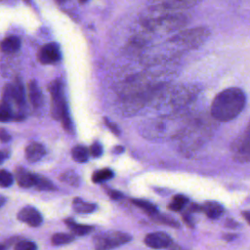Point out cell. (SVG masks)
I'll return each mask as SVG.
<instances>
[{
	"instance_id": "3",
	"label": "cell",
	"mask_w": 250,
	"mask_h": 250,
	"mask_svg": "<svg viewBox=\"0 0 250 250\" xmlns=\"http://www.w3.org/2000/svg\"><path fill=\"white\" fill-rule=\"evenodd\" d=\"M188 21L189 19L188 15L183 12H167L166 14L152 19L149 23L155 28L174 31L184 28L188 24Z\"/></svg>"
},
{
	"instance_id": "8",
	"label": "cell",
	"mask_w": 250,
	"mask_h": 250,
	"mask_svg": "<svg viewBox=\"0 0 250 250\" xmlns=\"http://www.w3.org/2000/svg\"><path fill=\"white\" fill-rule=\"evenodd\" d=\"M38 61L43 64L56 63L61 60V50L57 43L51 42L42 46L38 52Z\"/></svg>"
},
{
	"instance_id": "41",
	"label": "cell",
	"mask_w": 250,
	"mask_h": 250,
	"mask_svg": "<svg viewBox=\"0 0 250 250\" xmlns=\"http://www.w3.org/2000/svg\"><path fill=\"white\" fill-rule=\"evenodd\" d=\"M7 245H5L4 243H0V250H7Z\"/></svg>"
},
{
	"instance_id": "4",
	"label": "cell",
	"mask_w": 250,
	"mask_h": 250,
	"mask_svg": "<svg viewBox=\"0 0 250 250\" xmlns=\"http://www.w3.org/2000/svg\"><path fill=\"white\" fill-rule=\"evenodd\" d=\"M131 239L132 237L128 233L110 230L96 235L93 239V243L96 250H111L128 243Z\"/></svg>"
},
{
	"instance_id": "6",
	"label": "cell",
	"mask_w": 250,
	"mask_h": 250,
	"mask_svg": "<svg viewBox=\"0 0 250 250\" xmlns=\"http://www.w3.org/2000/svg\"><path fill=\"white\" fill-rule=\"evenodd\" d=\"M9 104H15L20 110H22L25 106V91L21 79L16 78L11 84L5 86L3 90V99Z\"/></svg>"
},
{
	"instance_id": "34",
	"label": "cell",
	"mask_w": 250,
	"mask_h": 250,
	"mask_svg": "<svg viewBox=\"0 0 250 250\" xmlns=\"http://www.w3.org/2000/svg\"><path fill=\"white\" fill-rule=\"evenodd\" d=\"M10 156V151L8 149H0V164H2Z\"/></svg>"
},
{
	"instance_id": "18",
	"label": "cell",
	"mask_w": 250,
	"mask_h": 250,
	"mask_svg": "<svg viewBox=\"0 0 250 250\" xmlns=\"http://www.w3.org/2000/svg\"><path fill=\"white\" fill-rule=\"evenodd\" d=\"M72 208L77 213H92L96 210L97 206L93 203H88L81 198H74L72 202Z\"/></svg>"
},
{
	"instance_id": "21",
	"label": "cell",
	"mask_w": 250,
	"mask_h": 250,
	"mask_svg": "<svg viewBox=\"0 0 250 250\" xmlns=\"http://www.w3.org/2000/svg\"><path fill=\"white\" fill-rule=\"evenodd\" d=\"M150 218L156 223L163 224V225H166V226H169V227H172V228H179L180 227V224H179L178 221H176L175 219H173V218H171L167 215L159 214L158 212L150 215Z\"/></svg>"
},
{
	"instance_id": "13",
	"label": "cell",
	"mask_w": 250,
	"mask_h": 250,
	"mask_svg": "<svg viewBox=\"0 0 250 250\" xmlns=\"http://www.w3.org/2000/svg\"><path fill=\"white\" fill-rule=\"evenodd\" d=\"M27 93L30 104L34 108H40L43 104L42 93L35 80H30L27 84Z\"/></svg>"
},
{
	"instance_id": "5",
	"label": "cell",
	"mask_w": 250,
	"mask_h": 250,
	"mask_svg": "<svg viewBox=\"0 0 250 250\" xmlns=\"http://www.w3.org/2000/svg\"><path fill=\"white\" fill-rule=\"evenodd\" d=\"M48 89L52 97L51 114L54 119L61 120L63 113L68 109L63 94V84L61 79H56L50 83Z\"/></svg>"
},
{
	"instance_id": "15",
	"label": "cell",
	"mask_w": 250,
	"mask_h": 250,
	"mask_svg": "<svg viewBox=\"0 0 250 250\" xmlns=\"http://www.w3.org/2000/svg\"><path fill=\"white\" fill-rule=\"evenodd\" d=\"M202 211L212 220L220 218L224 213V207L216 201H206L202 206Z\"/></svg>"
},
{
	"instance_id": "23",
	"label": "cell",
	"mask_w": 250,
	"mask_h": 250,
	"mask_svg": "<svg viewBox=\"0 0 250 250\" xmlns=\"http://www.w3.org/2000/svg\"><path fill=\"white\" fill-rule=\"evenodd\" d=\"M112 177H113V171L109 168H104L94 172L92 176V181L98 184V183H103L104 181H107Z\"/></svg>"
},
{
	"instance_id": "9",
	"label": "cell",
	"mask_w": 250,
	"mask_h": 250,
	"mask_svg": "<svg viewBox=\"0 0 250 250\" xmlns=\"http://www.w3.org/2000/svg\"><path fill=\"white\" fill-rule=\"evenodd\" d=\"M145 243L150 248L162 249L169 247L172 243V239L167 233L162 231H156L146 234L145 237Z\"/></svg>"
},
{
	"instance_id": "32",
	"label": "cell",
	"mask_w": 250,
	"mask_h": 250,
	"mask_svg": "<svg viewBox=\"0 0 250 250\" xmlns=\"http://www.w3.org/2000/svg\"><path fill=\"white\" fill-rule=\"evenodd\" d=\"M10 140L11 135L4 128H0V141L2 143H8Z\"/></svg>"
},
{
	"instance_id": "24",
	"label": "cell",
	"mask_w": 250,
	"mask_h": 250,
	"mask_svg": "<svg viewBox=\"0 0 250 250\" xmlns=\"http://www.w3.org/2000/svg\"><path fill=\"white\" fill-rule=\"evenodd\" d=\"M188 201V199L187 196H185L183 194H177L173 197L171 203L168 205V208L174 212H178L186 206Z\"/></svg>"
},
{
	"instance_id": "28",
	"label": "cell",
	"mask_w": 250,
	"mask_h": 250,
	"mask_svg": "<svg viewBox=\"0 0 250 250\" xmlns=\"http://www.w3.org/2000/svg\"><path fill=\"white\" fill-rule=\"evenodd\" d=\"M35 187L40 190H51V189L55 188V186L51 181H49L48 179H46L44 177H39V176L37 178Z\"/></svg>"
},
{
	"instance_id": "35",
	"label": "cell",
	"mask_w": 250,
	"mask_h": 250,
	"mask_svg": "<svg viewBox=\"0 0 250 250\" xmlns=\"http://www.w3.org/2000/svg\"><path fill=\"white\" fill-rule=\"evenodd\" d=\"M183 220L185 221V223H186L188 226H189L190 228H193L192 220H191V218H190L189 213H184V214H183Z\"/></svg>"
},
{
	"instance_id": "20",
	"label": "cell",
	"mask_w": 250,
	"mask_h": 250,
	"mask_svg": "<svg viewBox=\"0 0 250 250\" xmlns=\"http://www.w3.org/2000/svg\"><path fill=\"white\" fill-rule=\"evenodd\" d=\"M14 118H15V113L13 112L12 104L2 100L0 103V121L6 122Z\"/></svg>"
},
{
	"instance_id": "12",
	"label": "cell",
	"mask_w": 250,
	"mask_h": 250,
	"mask_svg": "<svg viewBox=\"0 0 250 250\" xmlns=\"http://www.w3.org/2000/svg\"><path fill=\"white\" fill-rule=\"evenodd\" d=\"M38 176L35 174H32L28 171H25L22 168H18L16 170V179L20 187L21 188H31L35 187L37 182Z\"/></svg>"
},
{
	"instance_id": "37",
	"label": "cell",
	"mask_w": 250,
	"mask_h": 250,
	"mask_svg": "<svg viewBox=\"0 0 250 250\" xmlns=\"http://www.w3.org/2000/svg\"><path fill=\"white\" fill-rule=\"evenodd\" d=\"M242 216L246 220V222L250 225V211H243Z\"/></svg>"
},
{
	"instance_id": "17",
	"label": "cell",
	"mask_w": 250,
	"mask_h": 250,
	"mask_svg": "<svg viewBox=\"0 0 250 250\" xmlns=\"http://www.w3.org/2000/svg\"><path fill=\"white\" fill-rule=\"evenodd\" d=\"M64 223L75 235H79V236L86 235L94 229V227L87 226V225H79L72 219H66L64 220Z\"/></svg>"
},
{
	"instance_id": "26",
	"label": "cell",
	"mask_w": 250,
	"mask_h": 250,
	"mask_svg": "<svg viewBox=\"0 0 250 250\" xmlns=\"http://www.w3.org/2000/svg\"><path fill=\"white\" fill-rule=\"evenodd\" d=\"M74 240V236L68 233H63V232H59V233H55L52 236V243L56 246H60V245H63V244H67L70 243Z\"/></svg>"
},
{
	"instance_id": "22",
	"label": "cell",
	"mask_w": 250,
	"mask_h": 250,
	"mask_svg": "<svg viewBox=\"0 0 250 250\" xmlns=\"http://www.w3.org/2000/svg\"><path fill=\"white\" fill-rule=\"evenodd\" d=\"M132 203L134 205H136L137 207H139L140 209H142L143 211H145L146 214H148L149 216L158 212L157 208L154 204H152L151 202L145 200V199H132Z\"/></svg>"
},
{
	"instance_id": "25",
	"label": "cell",
	"mask_w": 250,
	"mask_h": 250,
	"mask_svg": "<svg viewBox=\"0 0 250 250\" xmlns=\"http://www.w3.org/2000/svg\"><path fill=\"white\" fill-rule=\"evenodd\" d=\"M60 180L63 183H66L73 187H77L80 184V178H79L78 174L74 171H66V172L62 173L60 176Z\"/></svg>"
},
{
	"instance_id": "2",
	"label": "cell",
	"mask_w": 250,
	"mask_h": 250,
	"mask_svg": "<svg viewBox=\"0 0 250 250\" xmlns=\"http://www.w3.org/2000/svg\"><path fill=\"white\" fill-rule=\"evenodd\" d=\"M210 36L209 28L205 26H196L184 29L170 38V42L184 51L193 50L200 47Z\"/></svg>"
},
{
	"instance_id": "30",
	"label": "cell",
	"mask_w": 250,
	"mask_h": 250,
	"mask_svg": "<svg viewBox=\"0 0 250 250\" xmlns=\"http://www.w3.org/2000/svg\"><path fill=\"white\" fill-rule=\"evenodd\" d=\"M90 154L94 157H99L103 153V146L99 142H94L90 146Z\"/></svg>"
},
{
	"instance_id": "42",
	"label": "cell",
	"mask_w": 250,
	"mask_h": 250,
	"mask_svg": "<svg viewBox=\"0 0 250 250\" xmlns=\"http://www.w3.org/2000/svg\"><path fill=\"white\" fill-rule=\"evenodd\" d=\"M89 0H79V3L80 4H85V3H87Z\"/></svg>"
},
{
	"instance_id": "40",
	"label": "cell",
	"mask_w": 250,
	"mask_h": 250,
	"mask_svg": "<svg viewBox=\"0 0 250 250\" xmlns=\"http://www.w3.org/2000/svg\"><path fill=\"white\" fill-rule=\"evenodd\" d=\"M5 202H6V198L4 196L0 195V208L5 204Z\"/></svg>"
},
{
	"instance_id": "10",
	"label": "cell",
	"mask_w": 250,
	"mask_h": 250,
	"mask_svg": "<svg viewBox=\"0 0 250 250\" xmlns=\"http://www.w3.org/2000/svg\"><path fill=\"white\" fill-rule=\"evenodd\" d=\"M18 219L30 227H39L43 221L39 211L31 206H25L18 213Z\"/></svg>"
},
{
	"instance_id": "31",
	"label": "cell",
	"mask_w": 250,
	"mask_h": 250,
	"mask_svg": "<svg viewBox=\"0 0 250 250\" xmlns=\"http://www.w3.org/2000/svg\"><path fill=\"white\" fill-rule=\"evenodd\" d=\"M104 123L115 135H119L120 134V130H119L118 126L115 123H113L112 121H109L107 118H104Z\"/></svg>"
},
{
	"instance_id": "11",
	"label": "cell",
	"mask_w": 250,
	"mask_h": 250,
	"mask_svg": "<svg viewBox=\"0 0 250 250\" xmlns=\"http://www.w3.org/2000/svg\"><path fill=\"white\" fill-rule=\"evenodd\" d=\"M235 154L241 161H250V123L236 146Z\"/></svg>"
},
{
	"instance_id": "36",
	"label": "cell",
	"mask_w": 250,
	"mask_h": 250,
	"mask_svg": "<svg viewBox=\"0 0 250 250\" xmlns=\"http://www.w3.org/2000/svg\"><path fill=\"white\" fill-rule=\"evenodd\" d=\"M225 226H226L227 228H229V229H235V228L238 227V223L235 222V221H233V220H227Z\"/></svg>"
},
{
	"instance_id": "38",
	"label": "cell",
	"mask_w": 250,
	"mask_h": 250,
	"mask_svg": "<svg viewBox=\"0 0 250 250\" xmlns=\"http://www.w3.org/2000/svg\"><path fill=\"white\" fill-rule=\"evenodd\" d=\"M235 237H236V235H235V234H225V235L223 236V238H224L225 240H227V241L232 240V239H234Z\"/></svg>"
},
{
	"instance_id": "16",
	"label": "cell",
	"mask_w": 250,
	"mask_h": 250,
	"mask_svg": "<svg viewBox=\"0 0 250 250\" xmlns=\"http://www.w3.org/2000/svg\"><path fill=\"white\" fill-rule=\"evenodd\" d=\"M21 39L17 36H9L4 38L0 43V51L6 54H13L20 50Z\"/></svg>"
},
{
	"instance_id": "7",
	"label": "cell",
	"mask_w": 250,
	"mask_h": 250,
	"mask_svg": "<svg viewBox=\"0 0 250 250\" xmlns=\"http://www.w3.org/2000/svg\"><path fill=\"white\" fill-rule=\"evenodd\" d=\"M156 9L166 12H182L195 6L198 0H153Z\"/></svg>"
},
{
	"instance_id": "39",
	"label": "cell",
	"mask_w": 250,
	"mask_h": 250,
	"mask_svg": "<svg viewBox=\"0 0 250 250\" xmlns=\"http://www.w3.org/2000/svg\"><path fill=\"white\" fill-rule=\"evenodd\" d=\"M113 150H114V152H116V153H120V152H122V151L124 150V147L121 146H117L114 147Z\"/></svg>"
},
{
	"instance_id": "33",
	"label": "cell",
	"mask_w": 250,
	"mask_h": 250,
	"mask_svg": "<svg viewBox=\"0 0 250 250\" xmlns=\"http://www.w3.org/2000/svg\"><path fill=\"white\" fill-rule=\"evenodd\" d=\"M107 194L111 199H120V198L124 197L122 192H120L118 190H113V189H108Z\"/></svg>"
},
{
	"instance_id": "19",
	"label": "cell",
	"mask_w": 250,
	"mask_h": 250,
	"mask_svg": "<svg viewBox=\"0 0 250 250\" xmlns=\"http://www.w3.org/2000/svg\"><path fill=\"white\" fill-rule=\"evenodd\" d=\"M89 155L90 151L84 146H76L71 149V156L76 162H86L89 159Z\"/></svg>"
},
{
	"instance_id": "14",
	"label": "cell",
	"mask_w": 250,
	"mask_h": 250,
	"mask_svg": "<svg viewBox=\"0 0 250 250\" xmlns=\"http://www.w3.org/2000/svg\"><path fill=\"white\" fill-rule=\"evenodd\" d=\"M45 147L39 143H31L25 148V158L33 163L41 159L45 155Z\"/></svg>"
},
{
	"instance_id": "43",
	"label": "cell",
	"mask_w": 250,
	"mask_h": 250,
	"mask_svg": "<svg viewBox=\"0 0 250 250\" xmlns=\"http://www.w3.org/2000/svg\"><path fill=\"white\" fill-rule=\"evenodd\" d=\"M57 2H59V3H62V2H64V0H56Z\"/></svg>"
},
{
	"instance_id": "1",
	"label": "cell",
	"mask_w": 250,
	"mask_h": 250,
	"mask_svg": "<svg viewBox=\"0 0 250 250\" xmlns=\"http://www.w3.org/2000/svg\"><path fill=\"white\" fill-rule=\"evenodd\" d=\"M246 104L245 93L237 87L227 88L216 95L211 104V115L226 122L235 118Z\"/></svg>"
},
{
	"instance_id": "29",
	"label": "cell",
	"mask_w": 250,
	"mask_h": 250,
	"mask_svg": "<svg viewBox=\"0 0 250 250\" xmlns=\"http://www.w3.org/2000/svg\"><path fill=\"white\" fill-rule=\"evenodd\" d=\"M14 250H37V246L32 241L21 240L15 244Z\"/></svg>"
},
{
	"instance_id": "27",
	"label": "cell",
	"mask_w": 250,
	"mask_h": 250,
	"mask_svg": "<svg viewBox=\"0 0 250 250\" xmlns=\"http://www.w3.org/2000/svg\"><path fill=\"white\" fill-rule=\"evenodd\" d=\"M13 182H14V176L7 170L1 169L0 170V187L8 188L12 186Z\"/></svg>"
}]
</instances>
